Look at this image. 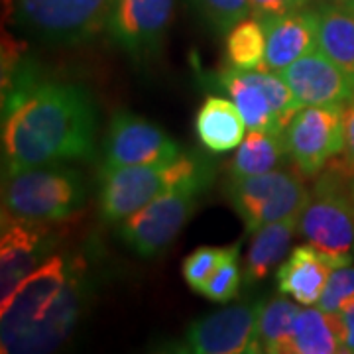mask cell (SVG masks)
<instances>
[{
	"mask_svg": "<svg viewBox=\"0 0 354 354\" xmlns=\"http://www.w3.org/2000/svg\"><path fill=\"white\" fill-rule=\"evenodd\" d=\"M97 113L85 88L41 81L16 109L2 116V171L91 160Z\"/></svg>",
	"mask_w": 354,
	"mask_h": 354,
	"instance_id": "obj_1",
	"label": "cell"
},
{
	"mask_svg": "<svg viewBox=\"0 0 354 354\" xmlns=\"http://www.w3.org/2000/svg\"><path fill=\"white\" fill-rule=\"evenodd\" d=\"M85 304L79 260L51 256L2 301L0 346L4 354L48 353L69 339Z\"/></svg>",
	"mask_w": 354,
	"mask_h": 354,
	"instance_id": "obj_2",
	"label": "cell"
},
{
	"mask_svg": "<svg viewBox=\"0 0 354 354\" xmlns=\"http://www.w3.org/2000/svg\"><path fill=\"white\" fill-rule=\"evenodd\" d=\"M211 167L215 165L201 153H181L169 164L101 167L99 215L109 225H120L174 185Z\"/></svg>",
	"mask_w": 354,
	"mask_h": 354,
	"instance_id": "obj_3",
	"label": "cell"
},
{
	"mask_svg": "<svg viewBox=\"0 0 354 354\" xmlns=\"http://www.w3.org/2000/svg\"><path fill=\"white\" fill-rule=\"evenodd\" d=\"M87 189L75 169L62 164L38 165L4 176L2 215L57 223L85 205Z\"/></svg>",
	"mask_w": 354,
	"mask_h": 354,
	"instance_id": "obj_4",
	"label": "cell"
},
{
	"mask_svg": "<svg viewBox=\"0 0 354 354\" xmlns=\"http://www.w3.org/2000/svg\"><path fill=\"white\" fill-rule=\"evenodd\" d=\"M213 177L215 167L205 169L156 197L118 225L120 241L142 258L164 252L191 218L199 195L207 191Z\"/></svg>",
	"mask_w": 354,
	"mask_h": 354,
	"instance_id": "obj_5",
	"label": "cell"
},
{
	"mask_svg": "<svg viewBox=\"0 0 354 354\" xmlns=\"http://www.w3.org/2000/svg\"><path fill=\"white\" fill-rule=\"evenodd\" d=\"M116 0H14L18 26L51 46H75L109 26Z\"/></svg>",
	"mask_w": 354,
	"mask_h": 354,
	"instance_id": "obj_6",
	"label": "cell"
},
{
	"mask_svg": "<svg viewBox=\"0 0 354 354\" xmlns=\"http://www.w3.org/2000/svg\"><path fill=\"white\" fill-rule=\"evenodd\" d=\"M299 234L337 266L353 264L354 205L341 189L337 167L319 179L299 218Z\"/></svg>",
	"mask_w": 354,
	"mask_h": 354,
	"instance_id": "obj_7",
	"label": "cell"
},
{
	"mask_svg": "<svg viewBox=\"0 0 354 354\" xmlns=\"http://www.w3.org/2000/svg\"><path fill=\"white\" fill-rule=\"evenodd\" d=\"M227 197L244 221L246 232H254L270 223L301 215L311 193L305 187L301 176L272 169L260 176L230 177Z\"/></svg>",
	"mask_w": 354,
	"mask_h": 354,
	"instance_id": "obj_8",
	"label": "cell"
},
{
	"mask_svg": "<svg viewBox=\"0 0 354 354\" xmlns=\"http://www.w3.org/2000/svg\"><path fill=\"white\" fill-rule=\"evenodd\" d=\"M286 150L304 176H315L344 150V104L301 106L283 132Z\"/></svg>",
	"mask_w": 354,
	"mask_h": 354,
	"instance_id": "obj_9",
	"label": "cell"
},
{
	"mask_svg": "<svg viewBox=\"0 0 354 354\" xmlns=\"http://www.w3.org/2000/svg\"><path fill=\"white\" fill-rule=\"evenodd\" d=\"M262 301L228 305L193 321L179 342L181 353L252 354L262 353L258 317Z\"/></svg>",
	"mask_w": 354,
	"mask_h": 354,
	"instance_id": "obj_10",
	"label": "cell"
},
{
	"mask_svg": "<svg viewBox=\"0 0 354 354\" xmlns=\"http://www.w3.org/2000/svg\"><path fill=\"white\" fill-rule=\"evenodd\" d=\"M181 156L177 142L138 114L118 111L102 140V167L169 164Z\"/></svg>",
	"mask_w": 354,
	"mask_h": 354,
	"instance_id": "obj_11",
	"label": "cell"
},
{
	"mask_svg": "<svg viewBox=\"0 0 354 354\" xmlns=\"http://www.w3.org/2000/svg\"><path fill=\"white\" fill-rule=\"evenodd\" d=\"M57 244V232L50 223L26 221L2 215L0 239V299H8L12 291L36 268L44 264Z\"/></svg>",
	"mask_w": 354,
	"mask_h": 354,
	"instance_id": "obj_12",
	"label": "cell"
},
{
	"mask_svg": "<svg viewBox=\"0 0 354 354\" xmlns=\"http://www.w3.org/2000/svg\"><path fill=\"white\" fill-rule=\"evenodd\" d=\"M174 16V0H116L109 32L132 59H148L162 48Z\"/></svg>",
	"mask_w": 354,
	"mask_h": 354,
	"instance_id": "obj_13",
	"label": "cell"
},
{
	"mask_svg": "<svg viewBox=\"0 0 354 354\" xmlns=\"http://www.w3.org/2000/svg\"><path fill=\"white\" fill-rule=\"evenodd\" d=\"M301 106L344 104L354 95V79L323 51H311L278 71Z\"/></svg>",
	"mask_w": 354,
	"mask_h": 354,
	"instance_id": "obj_14",
	"label": "cell"
},
{
	"mask_svg": "<svg viewBox=\"0 0 354 354\" xmlns=\"http://www.w3.org/2000/svg\"><path fill=\"white\" fill-rule=\"evenodd\" d=\"M266 26L264 69L278 73L317 48V12H297L262 20Z\"/></svg>",
	"mask_w": 354,
	"mask_h": 354,
	"instance_id": "obj_15",
	"label": "cell"
},
{
	"mask_svg": "<svg viewBox=\"0 0 354 354\" xmlns=\"http://www.w3.org/2000/svg\"><path fill=\"white\" fill-rule=\"evenodd\" d=\"M215 83L236 104L248 130L283 134L264 85V69L225 67L215 75Z\"/></svg>",
	"mask_w": 354,
	"mask_h": 354,
	"instance_id": "obj_16",
	"label": "cell"
},
{
	"mask_svg": "<svg viewBox=\"0 0 354 354\" xmlns=\"http://www.w3.org/2000/svg\"><path fill=\"white\" fill-rule=\"evenodd\" d=\"M337 264L309 242L293 248L278 268V288L301 305H317Z\"/></svg>",
	"mask_w": 354,
	"mask_h": 354,
	"instance_id": "obj_17",
	"label": "cell"
},
{
	"mask_svg": "<svg viewBox=\"0 0 354 354\" xmlns=\"http://www.w3.org/2000/svg\"><path fill=\"white\" fill-rule=\"evenodd\" d=\"M246 128L236 104L216 95L207 97L195 116L197 138L209 152L223 153L239 148Z\"/></svg>",
	"mask_w": 354,
	"mask_h": 354,
	"instance_id": "obj_18",
	"label": "cell"
},
{
	"mask_svg": "<svg viewBox=\"0 0 354 354\" xmlns=\"http://www.w3.org/2000/svg\"><path fill=\"white\" fill-rule=\"evenodd\" d=\"M299 218L301 215L288 216L254 230L244 260V281L248 286L262 281L286 258L295 232H299Z\"/></svg>",
	"mask_w": 354,
	"mask_h": 354,
	"instance_id": "obj_19",
	"label": "cell"
},
{
	"mask_svg": "<svg viewBox=\"0 0 354 354\" xmlns=\"http://www.w3.org/2000/svg\"><path fill=\"white\" fill-rule=\"evenodd\" d=\"M344 353L341 317L319 307L301 309L291 333L290 354Z\"/></svg>",
	"mask_w": 354,
	"mask_h": 354,
	"instance_id": "obj_20",
	"label": "cell"
},
{
	"mask_svg": "<svg viewBox=\"0 0 354 354\" xmlns=\"http://www.w3.org/2000/svg\"><path fill=\"white\" fill-rule=\"evenodd\" d=\"M317 48L354 79V12L325 4L317 10Z\"/></svg>",
	"mask_w": 354,
	"mask_h": 354,
	"instance_id": "obj_21",
	"label": "cell"
},
{
	"mask_svg": "<svg viewBox=\"0 0 354 354\" xmlns=\"http://www.w3.org/2000/svg\"><path fill=\"white\" fill-rule=\"evenodd\" d=\"M288 153L283 134H272L262 130H250L241 142L236 153L228 164V174L232 179L268 174L276 169L283 156Z\"/></svg>",
	"mask_w": 354,
	"mask_h": 354,
	"instance_id": "obj_22",
	"label": "cell"
},
{
	"mask_svg": "<svg viewBox=\"0 0 354 354\" xmlns=\"http://www.w3.org/2000/svg\"><path fill=\"white\" fill-rule=\"evenodd\" d=\"M299 311L301 307L291 304L286 297H274L268 304H262L258 317V337L262 353L290 354L291 333Z\"/></svg>",
	"mask_w": 354,
	"mask_h": 354,
	"instance_id": "obj_23",
	"label": "cell"
},
{
	"mask_svg": "<svg viewBox=\"0 0 354 354\" xmlns=\"http://www.w3.org/2000/svg\"><path fill=\"white\" fill-rule=\"evenodd\" d=\"M225 57L236 69H264L266 26L258 18H244L227 32Z\"/></svg>",
	"mask_w": 354,
	"mask_h": 354,
	"instance_id": "obj_24",
	"label": "cell"
},
{
	"mask_svg": "<svg viewBox=\"0 0 354 354\" xmlns=\"http://www.w3.org/2000/svg\"><path fill=\"white\" fill-rule=\"evenodd\" d=\"M241 283V242H234L225 248V256L215 270V274L207 281L201 295L215 304H228L230 299L236 297Z\"/></svg>",
	"mask_w": 354,
	"mask_h": 354,
	"instance_id": "obj_25",
	"label": "cell"
},
{
	"mask_svg": "<svg viewBox=\"0 0 354 354\" xmlns=\"http://www.w3.org/2000/svg\"><path fill=\"white\" fill-rule=\"evenodd\" d=\"M354 301V266L344 264L337 266L330 272L327 286L321 293L317 307L327 311V313H335L339 315L346 305Z\"/></svg>",
	"mask_w": 354,
	"mask_h": 354,
	"instance_id": "obj_26",
	"label": "cell"
},
{
	"mask_svg": "<svg viewBox=\"0 0 354 354\" xmlns=\"http://www.w3.org/2000/svg\"><path fill=\"white\" fill-rule=\"evenodd\" d=\"M225 248H218V246H201V248H195L183 260L181 272H183V278H185V281H187V286H189L191 290L197 291V293H203L207 281L215 274V270L221 264L223 256H225Z\"/></svg>",
	"mask_w": 354,
	"mask_h": 354,
	"instance_id": "obj_27",
	"label": "cell"
},
{
	"mask_svg": "<svg viewBox=\"0 0 354 354\" xmlns=\"http://www.w3.org/2000/svg\"><path fill=\"white\" fill-rule=\"evenodd\" d=\"M195 4L216 34H227L250 12V0H195Z\"/></svg>",
	"mask_w": 354,
	"mask_h": 354,
	"instance_id": "obj_28",
	"label": "cell"
},
{
	"mask_svg": "<svg viewBox=\"0 0 354 354\" xmlns=\"http://www.w3.org/2000/svg\"><path fill=\"white\" fill-rule=\"evenodd\" d=\"M309 0H250V14L258 20L304 10Z\"/></svg>",
	"mask_w": 354,
	"mask_h": 354,
	"instance_id": "obj_29",
	"label": "cell"
},
{
	"mask_svg": "<svg viewBox=\"0 0 354 354\" xmlns=\"http://www.w3.org/2000/svg\"><path fill=\"white\" fill-rule=\"evenodd\" d=\"M344 167L348 174H354V95L344 102Z\"/></svg>",
	"mask_w": 354,
	"mask_h": 354,
	"instance_id": "obj_30",
	"label": "cell"
},
{
	"mask_svg": "<svg viewBox=\"0 0 354 354\" xmlns=\"http://www.w3.org/2000/svg\"><path fill=\"white\" fill-rule=\"evenodd\" d=\"M342 323V341H344V353H354V301L346 305L341 313Z\"/></svg>",
	"mask_w": 354,
	"mask_h": 354,
	"instance_id": "obj_31",
	"label": "cell"
},
{
	"mask_svg": "<svg viewBox=\"0 0 354 354\" xmlns=\"http://www.w3.org/2000/svg\"><path fill=\"white\" fill-rule=\"evenodd\" d=\"M342 6H344L346 10L354 12V0H344V2H342Z\"/></svg>",
	"mask_w": 354,
	"mask_h": 354,
	"instance_id": "obj_32",
	"label": "cell"
},
{
	"mask_svg": "<svg viewBox=\"0 0 354 354\" xmlns=\"http://www.w3.org/2000/svg\"><path fill=\"white\" fill-rule=\"evenodd\" d=\"M351 199H353V205H354V181H353V185H351Z\"/></svg>",
	"mask_w": 354,
	"mask_h": 354,
	"instance_id": "obj_33",
	"label": "cell"
},
{
	"mask_svg": "<svg viewBox=\"0 0 354 354\" xmlns=\"http://www.w3.org/2000/svg\"><path fill=\"white\" fill-rule=\"evenodd\" d=\"M330 2H339V4H342V2H344V0H330Z\"/></svg>",
	"mask_w": 354,
	"mask_h": 354,
	"instance_id": "obj_34",
	"label": "cell"
}]
</instances>
